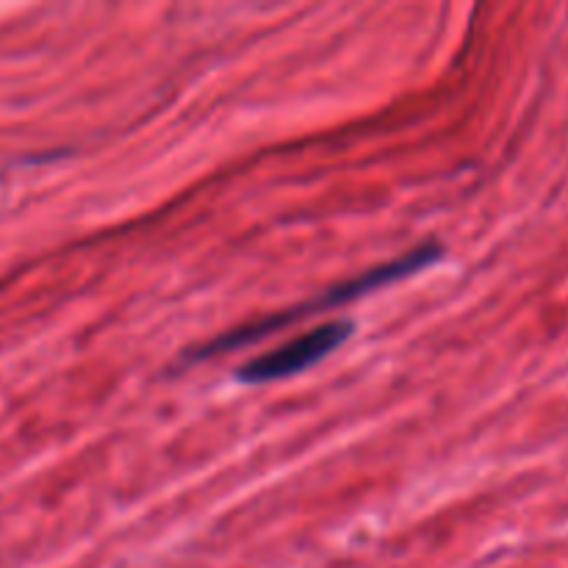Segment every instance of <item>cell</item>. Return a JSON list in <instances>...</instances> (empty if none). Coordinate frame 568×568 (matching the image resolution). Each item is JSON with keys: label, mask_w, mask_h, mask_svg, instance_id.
Listing matches in <instances>:
<instances>
[{"label": "cell", "mask_w": 568, "mask_h": 568, "mask_svg": "<svg viewBox=\"0 0 568 568\" xmlns=\"http://www.w3.org/2000/svg\"><path fill=\"white\" fill-rule=\"evenodd\" d=\"M355 325L347 320H333L325 325L314 327L308 333H300L292 342L281 344V347L270 349V353L258 355V358L247 361L236 369V377L242 383H275L286 381V377L297 375V372L311 369V366L320 364L322 358L333 353V349L342 347L349 336H353Z\"/></svg>", "instance_id": "obj_2"}, {"label": "cell", "mask_w": 568, "mask_h": 568, "mask_svg": "<svg viewBox=\"0 0 568 568\" xmlns=\"http://www.w3.org/2000/svg\"><path fill=\"white\" fill-rule=\"evenodd\" d=\"M438 258H442V247H436V244H425V247L410 250V253L399 255V258L386 261V264H381V266H372L369 272L353 277V281H344V283H338V286H331L325 294L308 300V303H300L288 311H277V314L264 316V320L250 322V325L233 327V331L222 333L220 338H214V342L203 344L200 349L189 353L186 364L214 358V355H225V353H231V349H239V347H247V344L258 342V338H264V336H272V333H277L281 327L292 325V322L303 320V316L322 314V311H331V308H336V305L349 303V300L364 297V294L375 292V288L388 286V283L403 281V277L414 275V272L427 270V266Z\"/></svg>", "instance_id": "obj_1"}]
</instances>
